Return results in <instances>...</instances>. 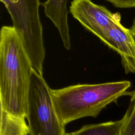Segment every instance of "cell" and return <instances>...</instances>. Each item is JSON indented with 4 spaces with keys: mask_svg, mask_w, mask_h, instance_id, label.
I'll return each instance as SVG.
<instances>
[{
    "mask_svg": "<svg viewBox=\"0 0 135 135\" xmlns=\"http://www.w3.org/2000/svg\"><path fill=\"white\" fill-rule=\"evenodd\" d=\"M130 102L124 115L123 135H135V90L131 92Z\"/></svg>",
    "mask_w": 135,
    "mask_h": 135,
    "instance_id": "obj_10",
    "label": "cell"
},
{
    "mask_svg": "<svg viewBox=\"0 0 135 135\" xmlns=\"http://www.w3.org/2000/svg\"><path fill=\"white\" fill-rule=\"evenodd\" d=\"M21 37L34 69L43 74L45 50L40 18V0H1Z\"/></svg>",
    "mask_w": 135,
    "mask_h": 135,
    "instance_id": "obj_3",
    "label": "cell"
},
{
    "mask_svg": "<svg viewBox=\"0 0 135 135\" xmlns=\"http://www.w3.org/2000/svg\"><path fill=\"white\" fill-rule=\"evenodd\" d=\"M68 0H46L41 4L44 13L57 28L65 49L71 47L68 20Z\"/></svg>",
    "mask_w": 135,
    "mask_h": 135,
    "instance_id": "obj_7",
    "label": "cell"
},
{
    "mask_svg": "<svg viewBox=\"0 0 135 135\" xmlns=\"http://www.w3.org/2000/svg\"><path fill=\"white\" fill-rule=\"evenodd\" d=\"M0 135H28L25 117L13 115L1 109Z\"/></svg>",
    "mask_w": 135,
    "mask_h": 135,
    "instance_id": "obj_9",
    "label": "cell"
},
{
    "mask_svg": "<svg viewBox=\"0 0 135 135\" xmlns=\"http://www.w3.org/2000/svg\"><path fill=\"white\" fill-rule=\"evenodd\" d=\"M131 82L127 80L99 84H78L58 89L51 93L61 122L68 123L85 117H97L108 105L115 102L127 92Z\"/></svg>",
    "mask_w": 135,
    "mask_h": 135,
    "instance_id": "obj_2",
    "label": "cell"
},
{
    "mask_svg": "<svg viewBox=\"0 0 135 135\" xmlns=\"http://www.w3.org/2000/svg\"><path fill=\"white\" fill-rule=\"evenodd\" d=\"M69 11L75 19L103 43L109 30L121 22L119 13H113L91 0H72Z\"/></svg>",
    "mask_w": 135,
    "mask_h": 135,
    "instance_id": "obj_5",
    "label": "cell"
},
{
    "mask_svg": "<svg viewBox=\"0 0 135 135\" xmlns=\"http://www.w3.org/2000/svg\"><path fill=\"white\" fill-rule=\"evenodd\" d=\"M33 69L16 30L13 26H3L0 33L1 109L13 115L25 117Z\"/></svg>",
    "mask_w": 135,
    "mask_h": 135,
    "instance_id": "obj_1",
    "label": "cell"
},
{
    "mask_svg": "<svg viewBox=\"0 0 135 135\" xmlns=\"http://www.w3.org/2000/svg\"><path fill=\"white\" fill-rule=\"evenodd\" d=\"M104 44L120 56L126 74L135 73V42L129 28L121 22L115 24L109 30Z\"/></svg>",
    "mask_w": 135,
    "mask_h": 135,
    "instance_id": "obj_6",
    "label": "cell"
},
{
    "mask_svg": "<svg viewBox=\"0 0 135 135\" xmlns=\"http://www.w3.org/2000/svg\"><path fill=\"white\" fill-rule=\"evenodd\" d=\"M43 74L32 71L25 118L30 135H66Z\"/></svg>",
    "mask_w": 135,
    "mask_h": 135,
    "instance_id": "obj_4",
    "label": "cell"
},
{
    "mask_svg": "<svg viewBox=\"0 0 135 135\" xmlns=\"http://www.w3.org/2000/svg\"><path fill=\"white\" fill-rule=\"evenodd\" d=\"M130 32L133 37V39L135 42V18L133 20L132 25L129 28Z\"/></svg>",
    "mask_w": 135,
    "mask_h": 135,
    "instance_id": "obj_12",
    "label": "cell"
},
{
    "mask_svg": "<svg viewBox=\"0 0 135 135\" xmlns=\"http://www.w3.org/2000/svg\"><path fill=\"white\" fill-rule=\"evenodd\" d=\"M114 6L121 8H135V0H105Z\"/></svg>",
    "mask_w": 135,
    "mask_h": 135,
    "instance_id": "obj_11",
    "label": "cell"
},
{
    "mask_svg": "<svg viewBox=\"0 0 135 135\" xmlns=\"http://www.w3.org/2000/svg\"><path fill=\"white\" fill-rule=\"evenodd\" d=\"M125 118L97 124L83 126L81 128L66 135H123Z\"/></svg>",
    "mask_w": 135,
    "mask_h": 135,
    "instance_id": "obj_8",
    "label": "cell"
}]
</instances>
